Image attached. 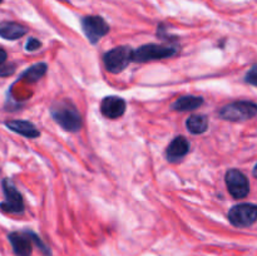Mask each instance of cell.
Here are the masks:
<instances>
[{"label": "cell", "mask_w": 257, "mask_h": 256, "mask_svg": "<svg viewBox=\"0 0 257 256\" xmlns=\"http://www.w3.org/2000/svg\"><path fill=\"white\" fill-rule=\"evenodd\" d=\"M9 241L12 243L13 251L17 256H30L33 251L32 238L27 231L24 232L9 233Z\"/></svg>", "instance_id": "10"}, {"label": "cell", "mask_w": 257, "mask_h": 256, "mask_svg": "<svg viewBox=\"0 0 257 256\" xmlns=\"http://www.w3.org/2000/svg\"><path fill=\"white\" fill-rule=\"evenodd\" d=\"M28 33V28L15 22L0 23V37L7 40H17L24 37Z\"/></svg>", "instance_id": "13"}, {"label": "cell", "mask_w": 257, "mask_h": 256, "mask_svg": "<svg viewBox=\"0 0 257 256\" xmlns=\"http://www.w3.org/2000/svg\"><path fill=\"white\" fill-rule=\"evenodd\" d=\"M100 110H102V114L109 119L119 118L125 112V100L117 95H108L102 100Z\"/></svg>", "instance_id": "9"}, {"label": "cell", "mask_w": 257, "mask_h": 256, "mask_svg": "<svg viewBox=\"0 0 257 256\" xmlns=\"http://www.w3.org/2000/svg\"><path fill=\"white\" fill-rule=\"evenodd\" d=\"M14 70H15L14 64L3 65V67H0V77H8V75L13 74Z\"/></svg>", "instance_id": "19"}, {"label": "cell", "mask_w": 257, "mask_h": 256, "mask_svg": "<svg viewBox=\"0 0 257 256\" xmlns=\"http://www.w3.org/2000/svg\"><path fill=\"white\" fill-rule=\"evenodd\" d=\"M190 151V142L183 136L176 137L166 150V157L170 162H177L185 157Z\"/></svg>", "instance_id": "11"}, {"label": "cell", "mask_w": 257, "mask_h": 256, "mask_svg": "<svg viewBox=\"0 0 257 256\" xmlns=\"http://www.w3.org/2000/svg\"><path fill=\"white\" fill-rule=\"evenodd\" d=\"M203 104V98L196 97V95H185L176 100L172 104V109L178 112H186V110H193L200 108Z\"/></svg>", "instance_id": "14"}, {"label": "cell", "mask_w": 257, "mask_h": 256, "mask_svg": "<svg viewBox=\"0 0 257 256\" xmlns=\"http://www.w3.org/2000/svg\"><path fill=\"white\" fill-rule=\"evenodd\" d=\"M256 113V103L250 102V100H238V102L230 103L220 110L221 118L231 120V122H242V120L251 119L255 117Z\"/></svg>", "instance_id": "2"}, {"label": "cell", "mask_w": 257, "mask_h": 256, "mask_svg": "<svg viewBox=\"0 0 257 256\" xmlns=\"http://www.w3.org/2000/svg\"><path fill=\"white\" fill-rule=\"evenodd\" d=\"M82 29L92 44H97L108 32L109 27L104 19L97 15H88L82 19Z\"/></svg>", "instance_id": "8"}, {"label": "cell", "mask_w": 257, "mask_h": 256, "mask_svg": "<svg viewBox=\"0 0 257 256\" xmlns=\"http://www.w3.org/2000/svg\"><path fill=\"white\" fill-rule=\"evenodd\" d=\"M178 48L171 47V45H160V44H146L133 50L132 62L145 63L151 60H160L165 58L173 57L177 54Z\"/></svg>", "instance_id": "3"}, {"label": "cell", "mask_w": 257, "mask_h": 256, "mask_svg": "<svg viewBox=\"0 0 257 256\" xmlns=\"http://www.w3.org/2000/svg\"><path fill=\"white\" fill-rule=\"evenodd\" d=\"M3 191H4L5 201L0 203V208L9 213L23 212L24 211L23 196L9 178H5L3 181Z\"/></svg>", "instance_id": "7"}, {"label": "cell", "mask_w": 257, "mask_h": 256, "mask_svg": "<svg viewBox=\"0 0 257 256\" xmlns=\"http://www.w3.org/2000/svg\"><path fill=\"white\" fill-rule=\"evenodd\" d=\"M40 47H42V42H39V40L35 39V38H29L27 44H25V49H27L28 52H34V50L39 49Z\"/></svg>", "instance_id": "17"}, {"label": "cell", "mask_w": 257, "mask_h": 256, "mask_svg": "<svg viewBox=\"0 0 257 256\" xmlns=\"http://www.w3.org/2000/svg\"><path fill=\"white\" fill-rule=\"evenodd\" d=\"M3 2V0H0V3H2Z\"/></svg>", "instance_id": "21"}, {"label": "cell", "mask_w": 257, "mask_h": 256, "mask_svg": "<svg viewBox=\"0 0 257 256\" xmlns=\"http://www.w3.org/2000/svg\"><path fill=\"white\" fill-rule=\"evenodd\" d=\"M5 125L10 131H13V132L18 133L20 136H24L27 138H38L40 136L38 128L33 123L28 122V120H8Z\"/></svg>", "instance_id": "12"}, {"label": "cell", "mask_w": 257, "mask_h": 256, "mask_svg": "<svg viewBox=\"0 0 257 256\" xmlns=\"http://www.w3.org/2000/svg\"><path fill=\"white\" fill-rule=\"evenodd\" d=\"M7 58H8L7 52H5L4 49H2V48H0V64H3V63L5 62V60H7Z\"/></svg>", "instance_id": "20"}, {"label": "cell", "mask_w": 257, "mask_h": 256, "mask_svg": "<svg viewBox=\"0 0 257 256\" xmlns=\"http://www.w3.org/2000/svg\"><path fill=\"white\" fill-rule=\"evenodd\" d=\"M186 127L192 135H202L208 130V118L203 114L191 115L186 120Z\"/></svg>", "instance_id": "15"}, {"label": "cell", "mask_w": 257, "mask_h": 256, "mask_svg": "<svg viewBox=\"0 0 257 256\" xmlns=\"http://www.w3.org/2000/svg\"><path fill=\"white\" fill-rule=\"evenodd\" d=\"M225 181L228 192L236 200L247 197L250 193V182L241 171L235 170V168L228 170L225 175Z\"/></svg>", "instance_id": "6"}, {"label": "cell", "mask_w": 257, "mask_h": 256, "mask_svg": "<svg viewBox=\"0 0 257 256\" xmlns=\"http://www.w3.org/2000/svg\"><path fill=\"white\" fill-rule=\"evenodd\" d=\"M53 119L68 132H78L82 128V117L70 100H58L50 108Z\"/></svg>", "instance_id": "1"}, {"label": "cell", "mask_w": 257, "mask_h": 256, "mask_svg": "<svg viewBox=\"0 0 257 256\" xmlns=\"http://www.w3.org/2000/svg\"><path fill=\"white\" fill-rule=\"evenodd\" d=\"M48 65L45 63H37V64L32 65L28 70H25L22 74V78L24 80H27L28 83H33L39 80L43 75L47 73Z\"/></svg>", "instance_id": "16"}, {"label": "cell", "mask_w": 257, "mask_h": 256, "mask_svg": "<svg viewBox=\"0 0 257 256\" xmlns=\"http://www.w3.org/2000/svg\"><path fill=\"white\" fill-rule=\"evenodd\" d=\"M133 50L127 45H120V47L113 48L109 52L104 54V65L105 69L109 73L117 74V73L123 72L125 68L132 62Z\"/></svg>", "instance_id": "4"}, {"label": "cell", "mask_w": 257, "mask_h": 256, "mask_svg": "<svg viewBox=\"0 0 257 256\" xmlns=\"http://www.w3.org/2000/svg\"><path fill=\"white\" fill-rule=\"evenodd\" d=\"M257 67L256 65H253L252 68L250 69V72L246 74V82L250 83L251 85H256L257 82H256V78H257Z\"/></svg>", "instance_id": "18"}, {"label": "cell", "mask_w": 257, "mask_h": 256, "mask_svg": "<svg viewBox=\"0 0 257 256\" xmlns=\"http://www.w3.org/2000/svg\"><path fill=\"white\" fill-rule=\"evenodd\" d=\"M257 207L253 203H240L228 211V220L236 227H250L256 222Z\"/></svg>", "instance_id": "5"}]
</instances>
